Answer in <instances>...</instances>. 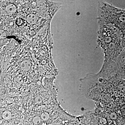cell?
<instances>
[{
  "label": "cell",
  "mask_w": 125,
  "mask_h": 125,
  "mask_svg": "<svg viewBox=\"0 0 125 125\" xmlns=\"http://www.w3.org/2000/svg\"><path fill=\"white\" fill-rule=\"evenodd\" d=\"M17 23L19 25H21L23 23V21L22 19H18L17 20Z\"/></svg>",
  "instance_id": "cell-5"
},
{
  "label": "cell",
  "mask_w": 125,
  "mask_h": 125,
  "mask_svg": "<svg viewBox=\"0 0 125 125\" xmlns=\"http://www.w3.org/2000/svg\"><path fill=\"white\" fill-rule=\"evenodd\" d=\"M16 10V6L13 4H9L6 7V10L7 13L10 14L15 12Z\"/></svg>",
  "instance_id": "cell-4"
},
{
  "label": "cell",
  "mask_w": 125,
  "mask_h": 125,
  "mask_svg": "<svg viewBox=\"0 0 125 125\" xmlns=\"http://www.w3.org/2000/svg\"><path fill=\"white\" fill-rule=\"evenodd\" d=\"M98 19L99 23L113 25L119 30L125 43V10L117 8L107 2H98Z\"/></svg>",
  "instance_id": "cell-2"
},
{
  "label": "cell",
  "mask_w": 125,
  "mask_h": 125,
  "mask_svg": "<svg viewBox=\"0 0 125 125\" xmlns=\"http://www.w3.org/2000/svg\"><path fill=\"white\" fill-rule=\"evenodd\" d=\"M123 54H125V52H123Z\"/></svg>",
  "instance_id": "cell-6"
},
{
  "label": "cell",
  "mask_w": 125,
  "mask_h": 125,
  "mask_svg": "<svg viewBox=\"0 0 125 125\" xmlns=\"http://www.w3.org/2000/svg\"><path fill=\"white\" fill-rule=\"evenodd\" d=\"M27 22L31 24L36 23L38 21L37 16L33 14H30L27 18Z\"/></svg>",
  "instance_id": "cell-3"
},
{
  "label": "cell",
  "mask_w": 125,
  "mask_h": 125,
  "mask_svg": "<svg viewBox=\"0 0 125 125\" xmlns=\"http://www.w3.org/2000/svg\"><path fill=\"white\" fill-rule=\"evenodd\" d=\"M97 42L102 49L107 63L116 61L124 51L122 34L112 25L99 23Z\"/></svg>",
  "instance_id": "cell-1"
}]
</instances>
